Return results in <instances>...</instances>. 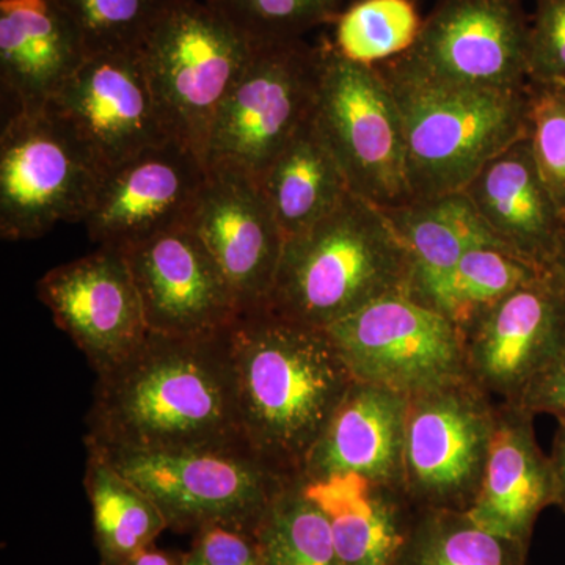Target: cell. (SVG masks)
<instances>
[{
    "mask_svg": "<svg viewBox=\"0 0 565 565\" xmlns=\"http://www.w3.org/2000/svg\"><path fill=\"white\" fill-rule=\"evenodd\" d=\"M311 117L352 193L382 210L414 202L403 117L377 66L349 61L323 40Z\"/></svg>",
    "mask_w": 565,
    "mask_h": 565,
    "instance_id": "cell-7",
    "label": "cell"
},
{
    "mask_svg": "<svg viewBox=\"0 0 565 565\" xmlns=\"http://www.w3.org/2000/svg\"><path fill=\"white\" fill-rule=\"evenodd\" d=\"M555 503L552 463L535 438L534 415L501 401L481 487L467 514L530 548L539 515Z\"/></svg>",
    "mask_w": 565,
    "mask_h": 565,
    "instance_id": "cell-20",
    "label": "cell"
},
{
    "mask_svg": "<svg viewBox=\"0 0 565 565\" xmlns=\"http://www.w3.org/2000/svg\"><path fill=\"white\" fill-rule=\"evenodd\" d=\"M407 407L404 394L353 381L299 478L311 482L356 475L404 489Z\"/></svg>",
    "mask_w": 565,
    "mask_h": 565,
    "instance_id": "cell-21",
    "label": "cell"
},
{
    "mask_svg": "<svg viewBox=\"0 0 565 565\" xmlns=\"http://www.w3.org/2000/svg\"><path fill=\"white\" fill-rule=\"evenodd\" d=\"M384 212L411 259L407 296L430 308L465 253L476 245H503L462 191L414 200Z\"/></svg>",
    "mask_w": 565,
    "mask_h": 565,
    "instance_id": "cell-24",
    "label": "cell"
},
{
    "mask_svg": "<svg viewBox=\"0 0 565 565\" xmlns=\"http://www.w3.org/2000/svg\"><path fill=\"white\" fill-rule=\"evenodd\" d=\"M305 482L329 519L341 565H394L418 508L403 487L356 475Z\"/></svg>",
    "mask_w": 565,
    "mask_h": 565,
    "instance_id": "cell-23",
    "label": "cell"
},
{
    "mask_svg": "<svg viewBox=\"0 0 565 565\" xmlns=\"http://www.w3.org/2000/svg\"><path fill=\"white\" fill-rule=\"evenodd\" d=\"M462 192L505 248L541 269L556 267L565 215L535 162L530 137L494 156Z\"/></svg>",
    "mask_w": 565,
    "mask_h": 565,
    "instance_id": "cell-19",
    "label": "cell"
},
{
    "mask_svg": "<svg viewBox=\"0 0 565 565\" xmlns=\"http://www.w3.org/2000/svg\"><path fill=\"white\" fill-rule=\"evenodd\" d=\"M527 550L467 512L418 509L394 565H527Z\"/></svg>",
    "mask_w": 565,
    "mask_h": 565,
    "instance_id": "cell-27",
    "label": "cell"
},
{
    "mask_svg": "<svg viewBox=\"0 0 565 565\" xmlns=\"http://www.w3.org/2000/svg\"><path fill=\"white\" fill-rule=\"evenodd\" d=\"M169 0H55L87 55L139 51Z\"/></svg>",
    "mask_w": 565,
    "mask_h": 565,
    "instance_id": "cell-31",
    "label": "cell"
},
{
    "mask_svg": "<svg viewBox=\"0 0 565 565\" xmlns=\"http://www.w3.org/2000/svg\"><path fill=\"white\" fill-rule=\"evenodd\" d=\"M526 92L535 162L565 215V85L527 82Z\"/></svg>",
    "mask_w": 565,
    "mask_h": 565,
    "instance_id": "cell-33",
    "label": "cell"
},
{
    "mask_svg": "<svg viewBox=\"0 0 565 565\" xmlns=\"http://www.w3.org/2000/svg\"><path fill=\"white\" fill-rule=\"evenodd\" d=\"M96 449L151 498L169 530L199 533L207 526L255 531L288 479L247 444L172 451Z\"/></svg>",
    "mask_w": 565,
    "mask_h": 565,
    "instance_id": "cell-6",
    "label": "cell"
},
{
    "mask_svg": "<svg viewBox=\"0 0 565 565\" xmlns=\"http://www.w3.org/2000/svg\"><path fill=\"white\" fill-rule=\"evenodd\" d=\"M188 225L221 266L239 315L266 310L286 239L259 182L241 170L207 169Z\"/></svg>",
    "mask_w": 565,
    "mask_h": 565,
    "instance_id": "cell-18",
    "label": "cell"
},
{
    "mask_svg": "<svg viewBox=\"0 0 565 565\" xmlns=\"http://www.w3.org/2000/svg\"><path fill=\"white\" fill-rule=\"evenodd\" d=\"M319 44L305 40L255 44L250 61L225 96L207 136L206 169H236L259 182L311 115Z\"/></svg>",
    "mask_w": 565,
    "mask_h": 565,
    "instance_id": "cell-9",
    "label": "cell"
},
{
    "mask_svg": "<svg viewBox=\"0 0 565 565\" xmlns=\"http://www.w3.org/2000/svg\"><path fill=\"white\" fill-rule=\"evenodd\" d=\"M492 394L460 377L408 397L404 490L418 509L467 512L492 444Z\"/></svg>",
    "mask_w": 565,
    "mask_h": 565,
    "instance_id": "cell-10",
    "label": "cell"
},
{
    "mask_svg": "<svg viewBox=\"0 0 565 565\" xmlns=\"http://www.w3.org/2000/svg\"><path fill=\"white\" fill-rule=\"evenodd\" d=\"M253 50L255 44L207 0H169L141 44L167 136L203 162L215 114Z\"/></svg>",
    "mask_w": 565,
    "mask_h": 565,
    "instance_id": "cell-5",
    "label": "cell"
},
{
    "mask_svg": "<svg viewBox=\"0 0 565 565\" xmlns=\"http://www.w3.org/2000/svg\"><path fill=\"white\" fill-rule=\"evenodd\" d=\"M230 338L245 441L281 475L300 476L351 370L326 329L267 308L237 316Z\"/></svg>",
    "mask_w": 565,
    "mask_h": 565,
    "instance_id": "cell-2",
    "label": "cell"
},
{
    "mask_svg": "<svg viewBox=\"0 0 565 565\" xmlns=\"http://www.w3.org/2000/svg\"><path fill=\"white\" fill-rule=\"evenodd\" d=\"M87 58L55 0H0V79L17 110H43Z\"/></svg>",
    "mask_w": 565,
    "mask_h": 565,
    "instance_id": "cell-22",
    "label": "cell"
},
{
    "mask_svg": "<svg viewBox=\"0 0 565 565\" xmlns=\"http://www.w3.org/2000/svg\"><path fill=\"white\" fill-rule=\"evenodd\" d=\"M36 292L96 375L125 362L150 333L120 247L99 245L90 255L54 267L36 282Z\"/></svg>",
    "mask_w": 565,
    "mask_h": 565,
    "instance_id": "cell-14",
    "label": "cell"
},
{
    "mask_svg": "<svg viewBox=\"0 0 565 565\" xmlns=\"http://www.w3.org/2000/svg\"><path fill=\"white\" fill-rule=\"evenodd\" d=\"M542 270L548 269L527 263L503 245H476L446 278L433 308L463 333L476 319Z\"/></svg>",
    "mask_w": 565,
    "mask_h": 565,
    "instance_id": "cell-29",
    "label": "cell"
},
{
    "mask_svg": "<svg viewBox=\"0 0 565 565\" xmlns=\"http://www.w3.org/2000/svg\"><path fill=\"white\" fill-rule=\"evenodd\" d=\"M230 330L148 333L125 362L98 375L85 445L172 451L247 444Z\"/></svg>",
    "mask_w": 565,
    "mask_h": 565,
    "instance_id": "cell-1",
    "label": "cell"
},
{
    "mask_svg": "<svg viewBox=\"0 0 565 565\" xmlns=\"http://www.w3.org/2000/svg\"><path fill=\"white\" fill-rule=\"evenodd\" d=\"M125 565H188L184 555H174V553L163 552V550L148 546L137 553L131 561Z\"/></svg>",
    "mask_w": 565,
    "mask_h": 565,
    "instance_id": "cell-38",
    "label": "cell"
},
{
    "mask_svg": "<svg viewBox=\"0 0 565 565\" xmlns=\"http://www.w3.org/2000/svg\"><path fill=\"white\" fill-rule=\"evenodd\" d=\"M341 3H343V7H348L349 3L355 2V0H340Z\"/></svg>",
    "mask_w": 565,
    "mask_h": 565,
    "instance_id": "cell-40",
    "label": "cell"
},
{
    "mask_svg": "<svg viewBox=\"0 0 565 565\" xmlns=\"http://www.w3.org/2000/svg\"><path fill=\"white\" fill-rule=\"evenodd\" d=\"M106 177L50 110H18L0 137V236L40 239L58 223H84Z\"/></svg>",
    "mask_w": 565,
    "mask_h": 565,
    "instance_id": "cell-8",
    "label": "cell"
},
{
    "mask_svg": "<svg viewBox=\"0 0 565 565\" xmlns=\"http://www.w3.org/2000/svg\"><path fill=\"white\" fill-rule=\"evenodd\" d=\"M253 534L264 565H341L329 519L299 476L282 486Z\"/></svg>",
    "mask_w": 565,
    "mask_h": 565,
    "instance_id": "cell-28",
    "label": "cell"
},
{
    "mask_svg": "<svg viewBox=\"0 0 565 565\" xmlns=\"http://www.w3.org/2000/svg\"><path fill=\"white\" fill-rule=\"evenodd\" d=\"M326 330L355 381L412 397L468 377L460 330L407 294L384 297Z\"/></svg>",
    "mask_w": 565,
    "mask_h": 565,
    "instance_id": "cell-11",
    "label": "cell"
},
{
    "mask_svg": "<svg viewBox=\"0 0 565 565\" xmlns=\"http://www.w3.org/2000/svg\"><path fill=\"white\" fill-rule=\"evenodd\" d=\"M253 44L303 40L321 25L334 24L340 0H207Z\"/></svg>",
    "mask_w": 565,
    "mask_h": 565,
    "instance_id": "cell-32",
    "label": "cell"
},
{
    "mask_svg": "<svg viewBox=\"0 0 565 565\" xmlns=\"http://www.w3.org/2000/svg\"><path fill=\"white\" fill-rule=\"evenodd\" d=\"M259 185L285 239L307 232L352 193L311 115L267 167Z\"/></svg>",
    "mask_w": 565,
    "mask_h": 565,
    "instance_id": "cell-25",
    "label": "cell"
},
{
    "mask_svg": "<svg viewBox=\"0 0 565 565\" xmlns=\"http://www.w3.org/2000/svg\"><path fill=\"white\" fill-rule=\"evenodd\" d=\"M333 46L345 58L377 66L414 46L423 18L414 0H355L334 21Z\"/></svg>",
    "mask_w": 565,
    "mask_h": 565,
    "instance_id": "cell-30",
    "label": "cell"
},
{
    "mask_svg": "<svg viewBox=\"0 0 565 565\" xmlns=\"http://www.w3.org/2000/svg\"><path fill=\"white\" fill-rule=\"evenodd\" d=\"M527 36L522 0H438L414 46L390 62L438 84L525 90Z\"/></svg>",
    "mask_w": 565,
    "mask_h": 565,
    "instance_id": "cell-12",
    "label": "cell"
},
{
    "mask_svg": "<svg viewBox=\"0 0 565 565\" xmlns=\"http://www.w3.org/2000/svg\"><path fill=\"white\" fill-rule=\"evenodd\" d=\"M468 377L503 403L565 351V277L542 270L462 333Z\"/></svg>",
    "mask_w": 565,
    "mask_h": 565,
    "instance_id": "cell-15",
    "label": "cell"
},
{
    "mask_svg": "<svg viewBox=\"0 0 565 565\" xmlns=\"http://www.w3.org/2000/svg\"><path fill=\"white\" fill-rule=\"evenodd\" d=\"M515 405L535 415H552L556 419L565 418V351L553 360L545 370L535 375Z\"/></svg>",
    "mask_w": 565,
    "mask_h": 565,
    "instance_id": "cell-36",
    "label": "cell"
},
{
    "mask_svg": "<svg viewBox=\"0 0 565 565\" xmlns=\"http://www.w3.org/2000/svg\"><path fill=\"white\" fill-rule=\"evenodd\" d=\"M206 177L203 159L181 141L152 145L106 173L84 221L88 236L122 248L188 225Z\"/></svg>",
    "mask_w": 565,
    "mask_h": 565,
    "instance_id": "cell-17",
    "label": "cell"
},
{
    "mask_svg": "<svg viewBox=\"0 0 565 565\" xmlns=\"http://www.w3.org/2000/svg\"><path fill=\"white\" fill-rule=\"evenodd\" d=\"M44 109L87 148L106 173L170 139L140 51L87 55Z\"/></svg>",
    "mask_w": 565,
    "mask_h": 565,
    "instance_id": "cell-13",
    "label": "cell"
},
{
    "mask_svg": "<svg viewBox=\"0 0 565 565\" xmlns=\"http://www.w3.org/2000/svg\"><path fill=\"white\" fill-rule=\"evenodd\" d=\"M553 479H555L556 503L561 511L565 512V418L557 419L555 441H553L552 455Z\"/></svg>",
    "mask_w": 565,
    "mask_h": 565,
    "instance_id": "cell-37",
    "label": "cell"
},
{
    "mask_svg": "<svg viewBox=\"0 0 565 565\" xmlns=\"http://www.w3.org/2000/svg\"><path fill=\"white\" fill-rule=\"evenodd\" d=\"M403 117L414 200L463 191L475 174L527 137V92L478 90L438 84L377 65Z\"/></svg>",
    "mask_w": 565,
    "mask_h": 565,
    "instance_id": "cell-4",
    "label": "cell"
},
{
    "mask_svg": "<svg viewBox=\"0 0 565 565\" xmlns=\"http://www.w3.org/2000/svg\"><path fill=\"white\" fill-rule=\"evenodd\" d=\"M184 559L188 565H264L255 534L221 525L195 533Z\"/></svg>",
    "mask_w": 565,
    "mask_h": 565,
    "instance_id": "cell-35",
    "label": "cell"
},
{
    "mask_svg": "<svg viewBox=\"0 0 565 565\" xmlns=\"http://www.w3.org/2000/svg\"><path fill=\"white\" fill-rule=\"evenodd\" d=\"M527 77L565 85V0H535L527 36Z\"/></svg>",
    "mask_w": 565,
    "mask_h": 565,
    "instance_id": "cell-34",
    "label": "cell"
},
{
    "mask_svg": "<svg viewBox=\"0 0 565 565\" xmlns=\"http://www.w3.org/2000/svg\"><path fill=\"white\" fill-rule=\"evenodd\" d=\"M412 267L382 207L355 193L282 247L269 307L281 318L327 329L367 305L408 294Z\"/></svg>",
    "mask_w": 565,
    "mask_h": 565,
    "instance_id": "cell-3",
    "label": "cell"
},
{
    "mask_svg": "<svg viewBox=\"0 0 565 565\" xmlns=\"http://www.w3.org/2000/svg\"><path fill=\"white\" fill-rule=\"evenodd\" d=\"M121 250L150 332L174 337L221 333L239 316L232 286L191 226H178Z\"/></svg>",
    "mask_w": 565,
    "mask_h": 565,
    "instance_id": "cell-16",
    "label": "cell"
},
{
    "mask_svg": "<svg viewBox=\"0 0 565 565\" xmlns=\"http://www.w3.org/2000/svg\"><path fill=\"white\" fill-rule=\"evenodd\" d=\"M556 267H557V269L561 270V273H563V275L565 277V236H564L563 245H561L559 255H557Z\"/></svg>",
    "mask_w": 565,
    "mask_h": 565,
    "instance_id": "cell-39",
    "label": "cell"
},
{
    "mask_svg": "<svg viewBox=\"0 0 565 565\" xmlns=\"http://www.w3.org/2000/svg\"><path fill=\"white\" fill-rule=\"evenodd\" d=\"M84 486L92 504L93 537L99 565H125L167 527L148 494L96 449L87 448Z\"/></svg>",
    "mask_w": 565,
    "mask_h": 565,
    "instance_id": "cell-26",
    "label": "cell"
}]
</instances>
